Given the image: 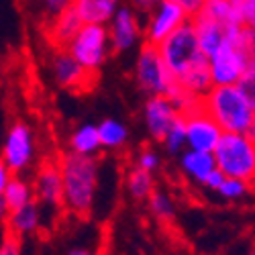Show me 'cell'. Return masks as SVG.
Returning <instances> with one entry per match:
<instances>
[{
    "label": "cell",
    "instance_id": "f546056e",
    "mask_svg": "<svg viewBox=\"0 0 255 255\" xmlns=\"http://www.w3.org/2000/svg\"><path fill=\"white\" fill-rule=\"evenodd\" d=\"M172 2L180 4V6L186 10V14L192 18V16H196V14L202 10V6L206 4V0H172Z\"/></svg>",
    "mask_w": 255,
    "mask_h": 255
},
{
    "label": "cell",
    "instance_id": "277c9868",
    "mask_svg": "<svg viewBox=\"0 0 255 255\" xmlns=\"http://www.w3.org/2000/svg\"><path fill=\"white\" fill-rule=\"evenodd\" d=\"M217 167L227 178L255 184V139L243 133H223L215 149Z\"/></svg>",
    "mask_w": 255,
    "mask_h": 255
},
{
    "label": "cell",
    "instance_id": "9c48e42d",
    "mask_svg": "<svg viewBox=\"0 0 255 255\" xmlns=\"http://www.w3.org/2000/svg\"><path fill=\"white\" fill-rule=\"evenodd\" d=\"M35 155V139L33 131L25 123H12L2 145V159L10 167L12 174H20L31 165Z\"/></svg>",
    "mask_w": 255,
    "mask_h": 255
},
{
    "label": "cell",
    "instance_id": "484cf974",
    "mask_svg": "<svg viewBox=\"0 0 255 255\" xmlns=\"http://www.w3.org/2000/svg\"><path fill=\"white\" fill-rule=\"evenodd\" d=\"M74 0H41V8H43V14L49 20H53L55 16H59L61 12H66L68 8H72Z\"/></svg>",
    "mask_w": 255,
    "mask_h": 255
},
{
    "label": "cell",
    "instance_id": "4fadbf2b",
    "mask_svg": "<svg viewBox=\"0 0 255 255\" xmlns=\"http://www.w3.org/2000/svg\"><path fill=\"white\" fill-rule=\"evenodd\" d=\"M33 190H35V200H39L41 204H49V206L63 204V178H61L59 161L49 159L41 163L33 182Z\"/></svg>",
    "mask_w": 255,
    "mask_h": 255
},
{
    "label": "cell",
    "instance_id": "83f0119b",
    "mask_svg": "<svg viewBox=\"0 0 255 255\" xmlns=\"http://www.w3.org/2000/svg\"><path fill=\"white\" fill-rule=\"evenodd\" d=\"M137 165L153 174L155 169L159 167V155H157L153 149H149V147H147V149H143V151L139 153V157H137Z\"/></svg>",
    "mask_w": 255,
    "mask_h": 255
},
{
    "label": "cell",
    "instance_id": "1f68e13d",
    "mask_svg": "<svg viewBox=\"0 0 255 255\" xmlns=\"http://www.w3.org/2000/svg\"><path fill=\"white\" fill-rule=\"evenodd\" d=\"M10 178H12L10 167L6 165V161H4L2 157H0V196L4 194V190H6L8 182H10Z\"/></svg>",
    "mask_w": 255,
    "mask_h": 255
},
{
    "label": "cell",
    "instance_id": "d6a6232c",
    "mask_svg": "<svg viewBox=\"0 0 255 255\" xmlns=\"http://www.w3.org/2000/svg\"><path fill=\"white\" fill-rule=\"evenodd\" d=\"M131 2H133V6L139 8L141 12H151L153 6H157L155 0H131Z\"/></svg>",
    "mask_w": 255,
    "mask_h": 255
},
{
    "label": "cell",
    "instance_id": "4dcf8cb0",
    "mask_svg": "<svg viewBox=\"0 0 255 255\" xmlns=\"http://www.w3.org/2000/svg\"><path fill=\"white\" fill-rule=\"evenodd\" d=\"M225 180H227V176H225V174L221 172V169L217 167V169H215V172H212V174H210V176L206 178L204 186H206L208 190H217V192H219V188L223 186V182H225Z\"/></svg>",
    "mask_w": 255,
    "mask_h": 255
},
{
    "label": "cell",
    "instance_id": "d590c367",
    "mask_svg": "<svg viewBox=\"0 0 255 255\" xmlns=\"http://www.w3.org/2000/svg\"><path fill=\"white\" fill-rule=\"evenodd\" d=\"M249 255H255V249H253V251H251V253H249Z\"/></svg>",
    "mask_w": 255,
    "mask_h": 255
},
{
    "label": "cell",
    "instance_id": "5b68a950",
    "mask_svg": "<svg viewBox=\"0 0 255 255\" xmlns=\"http://www.w3.org/2000/svg\"><path fill=\"white\" fill-rule=\"evenodd\" d=\"M135 78L139 88L149 92L151 96H172L180 86L165 68L159 47L149 43V41H145V45L141 47V53L137 57Z\"/></svg>",
    "mask_w": 255,
    "mask_h": 255
},
{
    "label": "cell",
    "instance_id": "e575fe53",
    "mask_svg": "<svg viewBox=\"0 0 255 255\" xmlns=\"http://www.w3.org/2000/svg\"><path fill=\"white\" fill-rule=\"evenodd\" d=\"M8 215H10V210H8L6 202H4V198L0 196V225H2V223H6V221H8Z\"/></svg>",
    "mask_w": 255,
    "mask_h": 255
},
{
    "label": "cell",
    "instance_id": "ac0fdd59",
    "mask_svg": "<svg viewBox=\"0 0 255 255\" xmlns=\"http://www.w3.org/2000/svg\"><path fill=\"white\" fill-rule=\"evenodd\" d=\"M119 0H74V8L82 16L84 23L92 25H106L111 23V18L115 16Z\"/></svg>",
    "mask_w": 255,
    "mask_h": 255
},
{
    "label": "cell",
    "instance_id": "f1b7e54d",
    "mask_svg": "<svg viewBox=\"0 0 255 255\" xmlns=\"http://www.w3.org/2000/svg\"><path fill=\"white\" fill-rule=\"evenodd\" d=\"M0 255H20L18 237H14L8 233V235L2 239V243H0Z\"/></svg>",
    "mask_w": 255,
    "mask_h": 255
},
{
    "label": "cell",
    "instance_id": "30bf717a",
    "mask_svg": "<svg viewBox=\"0 0 255 255\" xmlns=\"http://www.w3.org/2000/svg\"><path fill=\"white\" fill-rule=\"evenodd\" d=\"M188 18L190 16L180 4L172 2V0H161L149 20V25H147L145 39L153 45H159L165 37H169L178 27H182Z\"/></svg>",
    "mask_w": 255,
    "mask_h": 255
},
{
    "label": "cell",
    "instance_id": "836d02e7",
    "mask_svg": "<svg viewBox=\"0 0 255 255\" xmlns=\"http://www.w3.org/2000/svg\"><path fill=\"white\" fill-rule=\"evenodd\" d=\"M66 255H98V253L94 249H88V247H74Z\"/></svg>",
    "mask_w": 255,
    "mask_h": 255
},
{
    "label": "cell",
    "instance_id": "8fae6325",
    "mask_svg": "<svg viewBox=\"0 0 255 255\" xmlns=\"http://www.w3.org/2000/svg\"><path fill=\"white\" fill-rule=\"evenodd\" d=\"M182 117L180 109L169 100L167 96H151L145 104V123L149 135L163 143L167 131L172 129V125Z\"/></svg>",
    "mask_w": 255,
    "mask_h": 255
},
{
    "label": "cell",
    "instance_id": "8992f818",
    "mask_svg": "<svg viewBox=\"0 0 255 255\" xmlns=\"http://www.w3.org/2000/svg\"><path fill=\"white\" fill-rule=\"evenodd\" d=\"M111 47V31L106 25H92L84 23L76 39L70 43L68 51L82 63L88 72L98 74L104 59L109 57Z\"/></svg>",
    "mask_w": 255,
    "mask_h": 255
},
{
    "label": "cell",
    "instance_id": "2e32d148",
    "mask_svg": "<svg viewBox=\"0 0 255 255\" xmlns=\"http://www.w3.org/2000/svg\"><path fill=\"white\" fill-rule=\"evenodd\" d=\"M8 233L14 237H27L41 227V206L39 200H33L16 210H10L8 215Z\"/></svg>",
    "mask_w": 255,
    "mask_h": 255
},
{
    "label": "cell",
    "instance_id": "d4e9b609",
    "mask_svg": "<svg viewBox=\"0 0 255 255\" xmlns=\"http://www.w3.org/2000/svg\"><path fill=\"white\" fill-rule=\"evenodd\" d=\"M251 184H247L245 180H237V178H227L223 182V186L219 188V194L227 200H239L243 196H247Z\"/></svg>",
    "mask_w": 255,
    "mask_h": 255
},
{
    "label": "cell",
    "instance_id": "cb8c5ba5",
    "mask_svg": "<svg viewBox=\"0 0 255 255\" xmlns=\"http://www.w3.org/2000/svg\"><path fill=\"white\" fill-rule=\"evenodd\" d=\"M163 145L169 153H180L182 147L186 145V123H184V117H180L174 125L172 129L167 131L165 139H163Z\"/></svg>",
    "mask_w": 255,
    "mask_h": 255
},
{
    "label": "cell",
    "instance_id": "4316f807",
    "mask_svg": "<svg viewBox=\"0 0 255 255\" xmlns=\"http://www.w3.org/2000/svg\"><path fill=\"white\" fill-rule=\"evenodd\" d=\"M237 86L241 88V92L247 96V100L251 102V106L255 109V68L245 70V74L241 76Z\"/></svg>",
    "mask_w": 255,
    "mask_h": 255
},
{
    "label": "cell",
    "instance_id": "ba28073f",
    "mask_svg": "<svg viewBox=\"0 0 255 255\" xmlns=\"http://www.w3.org/2000/svg\"><path fill=\"white\" fill-rule=\"evenodd\" d=\"M51 72H53L55 82L61 88L74 90V92H88L98 82V74L88 72L68 49H55L53 51Z\"/></svg>",
    "mask_w": 255,
    "mask_h": 255
},
{
    "label": "cell",
    "instance_id": "5bb4252c",
    "mask_svg": "<svg viewBox=\"0 0 255 255\" xmlns=\"http://www.w3.org/2000/svg\"><path fill=\"white\" fill-rule=\"evenodd\" d=\"M84 27V20L78 14V10L72 6L66 12H61L53 20L47 23V39L53 49H68L70 43L76 39L80 29Z\"/></svg>",
    "mask_w": 255,
    "mask_h": 255
},
{
    "label": "cell",
    "instance_id": "6da1fadb",
    "mask_svg": "<svg viewBox=\"0 0 255 255\" xmlns=\"http://www.w3.org/2000/svg\"><path fill=\"white\" fill-rule=\"evenodd\" d=\"M59 169L63 178V206L78 217L90 215L100 178V165L94 155L68 151L59 157Z\"/></svg>",
    "mask_w": 255,
    "mask_h": 255
},
{
    "label": "cell",
    "instance_id": "603a6c76",
    "mask_svg": "<svg viewBox=\"0 0 255 255\" xmlns=\"http://www.w3.org/2000/svg\"><path fill=\"white\" fill-rule=\"evenodd\" d=\"M149 210H151V215L157 221H161V223L172 221L174 215H176V206H174L172 198H169L165 192H161V190H155V192L151 194V198H149Z\"/></svg>",
    "mask_w": 255,
    "mask_h": 255
},
{
    "label": "cell",
    "instance_id": "52a82bcc",
    "mask_svg": "<svg viewBox=\"0 0 255 255\" xmlns=\"http://www.w3.org/2000/svg\"><path fill=\"white\" fill-rule=\"evenodd\" d=\"M182 117H184V123H186V145L190 147V149L215 153L225 131L221 129V125L204 111L202 98H200V104L192 113L182 115Z\"/></svg>",
    "mask_w": 255,
    "mask_h": 255
},
{
    "label": "cell",
    "instance_id": "3957f363",
    "mask_svg": "<svg viewBox=\"0 0 255 255\" xmlns=\"http://www.w3.org/2000/svg\"><path fill=\"white\" fill-rule=\"evenodd\" d=\"M157 47L163 57L165 68L169 70L176 82H180L198 63L208 59V55L200 47L198 31L192 23V18H188L182 27H178L172 35L165 37Z\"/></svg>",
    "mask_w": 255,
    "mask_h": 255
},
{
    "label": "cell",
    "instance_id": "7c38bea8",
    "mask_svg": "<svg viewBox=\"0 0 255 255\" xmlns=\"http://www.w3.org/2000/svg\"><path fill=\"white\" fill-rule=\"evenodd\" d=\"M210 70H212L215 86H233V84H239L245 68H243V61L237 49L231 43V37L210 57Z\"/></svg>",
    "mask_w": 255,
    "mask_h": 255
},
{
    "label": "cell",
    "instance_id": "7a4b0ae2",
    "mask_svg": "<svg viewBox=\"0 0 255 255\" xmlns=\"http://www.w3.org/2000/svg\"><path fill=\"white\" fill-rule=\"evenodd\" d=\"M202 106L221 125L225 133H251L253 106L237 84H233V86H212L202 96Z\"/></svg>",
    "mask_w": 255,
    "mask_h": 255
},
{
    "label": "cell",
    "instance_id": "7402d4cb",
    "mask_svg": "<svg viewBox=\"0 0 255 255\" xmlns=\"http://www.w3.org/2000/svg\"><path fill=\"white\" fill-rule=\"evenodd\" d=\"M98 133H100L102 147H106V149H121L127 143V139H129L127 127L117 119H104L98 125Z\"/></svg>",
    "mask_w": 255,
    "mask_h": 255
},
{
    "label": "cell",
    "instance_id": "e0dca14e",
    "mask_svg": "<svg viewBox=\"0 0 255 255\" xmlns=\"http://www.w3.org/2000/svg\"><path fill=\"white\" fill-rule=\"evenodd\" d=\"M180 165H182L184 174H186L190 180H194V182H198V184L204 186L206 178L217 169V159H215V153L188 149V151L182 153Z\"/></svg>",
    "mask_w": 255,
    "mask_h": 255
},
{
    "label": "cell",
    "instance_id": "9a60e30c",
    "mask_svg": "<svg viewBox=\"0 0 255 255\" xmlns=\"http://www.w3.org/2000/svg\"><path fill=\"white\" fill-rule=\"evenodd\" d=\"M111 45L117 53L127 51L135 45V41L139 37V23L137 16L131 8H119L115 16L111 18Z\"/></svg>",
    "mask_w": 255,
    "mask_h": 255
},
{
    "label": "cell",
    "instance_id": "ffe728a7",
    "mask_svg": "<svg viewBox=\"0 0 255 255\" xmlns=\"http://www.w3.org/2000/svg\"><path fill=\"white\" fill-rule=\"evenodd\" d=\"M127 190H129L131 198H135V200H149L151 194L155 192L153 174L135 165L131 172L127 174Z\"/></svg>",
    "mask_w": 255,
    "mask_h": 255
},
{
    "label": "cell",
    "instance_id": "d6986e66",
    "mask_svg": "<svg viewBox=\"0 0 255 255\" xmlns=\"http://www.w3.org/2000/svg\"><path fill=\"white\" fill-rule=\"evenodd\" d=\"M102 147L100 133L96 125H82L70 137V151L80 155H94Z\"/></svg>",
    "mask_w": 255,
    "mask_h": 255
},
{
    "label": "cell",
    "instance_id": "44dd1931",
    "mask_svg": "<svg viewBox=\"0 0 255 255\" xmlns=\"http://www.w3.org/2000/svg\"><path fill=\"white\" fill-rule=\"evenodd\" d=\"M8 210H16L20 206H25L29 202L35 200V190H33V184H29L27 180L23 178H18V176H12L6 190H4V194H2Z\"/></svg>",
    "mask_w": 255,
    "mask_h": 255
}]
</instances>
